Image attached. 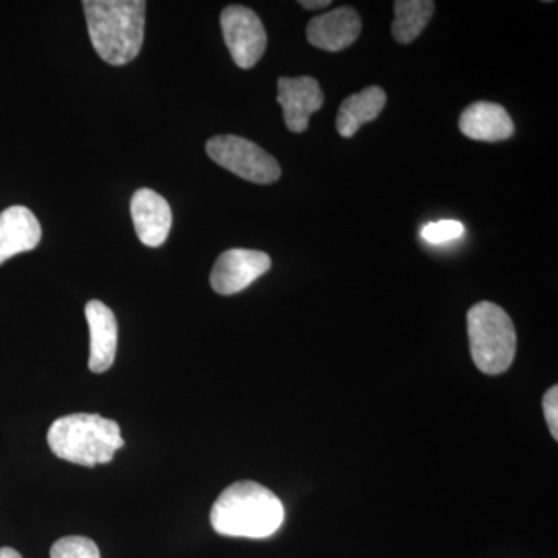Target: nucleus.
Returning <instances> with one entry per match:
<instances>
[{"label": "nucleus", "instance_id": "nucleus-8", "mask_svg": "<svg viewBox=\"0 0 558 558\" xmlns=\"http://www.w3.org/2000/svg\"><path fill=\"white\" fill-rule=\"evenodd\" d=\"M277 100L281 106L288 130L301 134L310 128L312 113L322 109L325 94L318 81L312 76H299V78L281 76L278 80Z\"/></svg>", "mask_w": 558, "mask_h": 558}, {"label": "nucleus", "instance_id": "nucleus-18", "mask_svg": "<svg viewBox=\"0 0 558 558\" xmlns=\"http://www.w3.org/2000/svg\"><path fill=\"white\" fill-rule=\"evenodd\" d=\"M543 411L553 438L558 440V387L554 385L543 398Z\"/></svg>", "mask_w": 558, "mask_h": 558}, {"label": "nucleus", "instance_id": "nucleus-17", "mask_svg": "<svg viewBox=\"0 0 558 558\" xmlns=\"http://www.w3.org/2000/svg\"><path fill=\"white\" fill-rule=\"evenodd\" d=\"M464 226L459 220H438L429 222L422 229V238L429 244H447V242L457 241L464 234Z\"/></svg>", "mask_w": 558, "mask_h": 558}, {"label": "nucleus", "instance_id": "nucleus-9", "mask_svg": "<svg viewBox=\"0 0 558 558\" xmlns=\"http://www.w3.org/2000/svg\"><path fill=\"white\" fill-rule=\"evenodd\" d=\"M131 216L140 242L148 247H160L168 240L172 226L170 204L156 191H135L131 199Z\"/></svg>", "mask_w": 558, "mask_h": 558}, {"label": "nucleus", "instance_id": "nucleus-19", "mask_svg": "<svg viewBox=\"0 0 558 558\" xmlns=\"http://www.w3.org/2000/svg\"><path fill=\"white\" fill-rule=\"evenodd\" d=\"M330 0H301L300 5L306 10H319L330 5Z\"/></svg>", "mask_w": 558, "mask_h": 558}, {"label": "nucleus", "instance_id": "nucleus-3", "mask_svg": "<svg viewBox=\"0 0 558 558\" xmlns=\"http://www.w3.org/2000/svg\"><path fill=\"white\" fill-rule=\"evenodd\" d=\"M47 440L58 458L86 468L108 464L117 450L124 446L116 421L86 413L57 418L51 424Z\"/></svg>", "mask_w": 558, "mask_h": 558}, {"label": "nucleus", "instance_id": "nucleus-5", "mask_svg": "<svg viewBox=\"0 0 558 558\" xmlns=\"http://www.w3.org/2000/svg\"><path fill=\"white\" fill-rule=\"evenodd\" d=\"M207 154L209 159L247 182L270 185L281 178V167L269 153L238 135L209 138Z\"/></svg>", "mask_w": 558, "mask_h": 558}, {"label": "nucleus", "instance_id": "nucleus-12", "mask_svg": "<svg viewBox=\"0 0 558 558\" xmlns=\"http://www.w3.org/2000/svg\"><path fill=\"white\" fill-rule=\"evenodd\" d=\"M86 318L90 332L89 368L92 373H106L116 362L119 325L116 315L101 301H89Z\"/></svg>", "mask_w": 558, "mask_h": 558}, {"label": "nucleus", "instance_id": "nucleus-15", "mask_svg": "<svg viewBox=\"0 0 558 558\" xmlns=\"http://www.w3.org/2000/svg\"><path fill=\"white\" fill-rule=\"evenodd\" d=\"M436 3L432 0H398L395 2L392 36L399 44H410L427 27Z\"/></svg>", "mask_w": 558, "mask_h": 558}, {"label": "nucleus", "instance_id": "nucleus-13", "mask_svg": "<svg viewBox=\"0 0 558 558\" xmlns=\"http://www.w3.org/2000/svg\"><path fill=\"white\" fill-rule=\"evenodd\" d=\"M459 130L476 142H502L515 132L508 110L495 102L478 101L470 105L459 117Z\"/></svg>", "mask_w": 558, "mask_h": 558}, {"label": "nucleus", "instance_id": "nucleus-7", "mask_svg": "<svg viewBox=\"0 0 558 558\" xmlns=\"http://www.w3.org/2000/svg\"><path fill=\"white\" fill-rule=\"evenodd\" d=\"M271 259L258 250L231 248L223 252L211 270V288L219 295H234L270 270Z\"/></svg>", "mask_w": 558, "mask_h": 558}, {"label": "nucleus", "instance_id": "nucleus-11", "mask_svg": "<svg viewBox=\"0 0 558 558\" xmlns=\"http://www.w3.org/2000/svg\"><path fill=\"white\" fill-rule=\"evenodd\" d=\"M43 230L32 209L13 205L0 213V266L5 260L38 247Z\"/></svg>", "mask_w": 558, "mask_h": 558}, {"label": "nucleus", "instance_id": "nucleus-14", "mask_svg": "<svg viewBox=\"0 0 558 558\" xmlns=\"http://www.w3.org/2000/svg\"><path fill=\"white\" fill-rule=\"evenodd\" d=\"M387 105V94L379 86L366 87L341 102L337 116V131L341 137L351 138L360 128L380 116Z\"/></svg>", "mask_w": 558, "mask_h": 558}, {"label": "nucleus", "instance_id": "nucleus-4", "mask_svg": "<svg viewBox=\"0 0 558 558\" xmlns=\"http://www.w3.org/2000/svg\"><path fill=\"white\" fill-rule=\"evenodd\" d=\"M470 352L476 368L498 376L512 365L517 352V332L512 318L498 304H475L468 314Z\"/></svg>", "mask_w": 558, "mask_h": 558}, {"label": "nucleus", "instance_id": "nucleus-6", "mask_svg": "<svg viewBox=\"0 0 558 558\" xmlns=\"http://www.w3.org/2000/svg\"><path fill=\"white\" fill-rule=\"evenodd\" d=\"M220 28L234 64L255 68L267 49V33L258 14L247 7H227L220 14Z\"/></svg>", "mask_w": 558, "mask_h": 558}, {"label": "nucleus", "instance_id": "nucleus-10", "mask_svg": "<svg viewBox=\"0 0 558 558\" xmlns=\"http://www.w3.org/2000/svg\"><path fill=\"white\" fill-rule=\"evenodd\" d=\"M362 32V17L354 9L341 7L314 17L307 24V40L319 50L340 51L351 47Z\"/></svg>", "mask_w": 558, "mask_h": 558}, {"label": "nucleus", "instance_id": "nucleus-1", "mask_svg": "<svg viewBox=\"0 0 558 558\" xmlns=\"http://www.w3.org/2000/svg\"><path fill=\"white\" fill-rule=\"evenodd\" d=\"M211 526L227 537L267 538L281 527L284 508L277 495L255 481L231 484L209 513Z\"/></svg>", "mask_w": 558, "mask_h": 558}, {"label": "nucleus", "instance_id": "nucleus-16", "mask_svg": "<svg viewBox=\"0 0 558 558\" xmlns=\"http://www.w3.org/2000/svg\"><path fill=\"white\" fill-rule=\"evenodd\" d=\"M50 558H100V549L86 537H64L51 546Z\"/></svg>", "mask_w": 558, "mask_h": 558}, {"label": "nucleus", "instance_id": "nucleus-2", "mask_svg": "<svg viewBox=\"0 0 558 558\" xmlns=\"http://www.w3.org/2000/svg\"><path fill=\"white\" fill-rule=\"evenodd\" d=\"M94 49L110 65L134 61L145 39L146 2L143 0H84Z\"/></svg>", "mask_w": 558, "mask_h": 558}, {"label": "nucleus", "instance_id": "nucleus-20", "mask_svg": "<svg viewBox=\"0 0 558 558\" xmlns=\"http://www.w3.org/2000/svg\"><path fill=\"white\" fill-rule=\"evenodd\" d=\"M0 558H22L17 550L11 548H0Z\"/></svg>", "mask_w": 558, "mask_h": 558}]
</instances>
